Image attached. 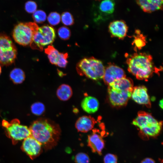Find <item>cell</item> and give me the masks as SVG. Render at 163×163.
Here are the masks:
<instances>
[{
    "label": "cell",
    "mask_w": 163,
    "mask_h": 163,
    "mask_svg": "<svg viewBox=\"0 0 163 163\" xmlns=\"http://www.w3.org/2000/svg\"><path fill=\"white\" fill-rule=\"evenodd\" d=\"M68 57L67 53H60L56 66L61 68H66L68 63L67 60Z\"/></svg>",
    "instance_id": "obj_28"
},
{
    "label": "cell",
    "mask_w": 163,
    "mask_h": 163,
    "mask_svg": "<svg viewBox=\"0 0 163 163\" xmlns=\"http://www.w3.org/2000/svg\"><path fill=\"white\" fill-rule=\"evenodd\" d=\"M104 163H117V157L114 154L108 153L104 156Z\"/></svg>",
    "instance_id": "obj_31"
},
{
    "label": "cell",
    "mask_w": 163,
    "mask_h": 163,
    "mask_svg": "<svg viewBox=\"0 0 163 163\" xmlns=\"http://www.w3.org/2000/svg\"><path fill=\"white\" fill-rule=\"evenodd\" d=\"M58 34L59 37L62 40H67L69 39L71 35L70 30L65 26L60 27L58 30Z\"/></svg>",
    "instance_id": "obj_27"
},
{
    "label": "cell",
    "mask_w": 163,
    "mask_h": 163,
    "mask_svg": "<svg viewBox=\"0 0 163 163\" xmlns=\"http://www.w3.org/2000/svg\"><path fill=\"white\" fill-rule=\"evenodd\" d=\"M1 72H2V69H1V66L0 65V75L1 74Z\"/></svg>",
    "instance_id": "obj_35"
},
{
    "label": "cell",
    "mask_w": 163,
    "mask_h": 163,
    "mask_svg": "<svg viewBox=\"0 0 163 163\" xmlns=\"http://www.w3.org/2000/svg\"><path fill=\"white\" fill-rule=\"evenodd\" d=\"M132 124L137 127L141 133L147 136H155L160 132L162 122H159L150 113L141 111L133 120Z\"/></svg>",
    "instance_id": "obj_4"
},
{
    "label": "cell",
    "mask_w": 163,
    "mask_h": 163,
    "mask_svg": "<svg viewBox=\"0 0 163 163\" xmlns=\"http://www.w3.org/2000/svg\"><path fill=\"white\" fill-rule=\"evenodd\" d=\"M134 43L136 46L138 48H141L145 45V42L143 40L140 38H138L135 40Z\"/></svg>",
    "instance_id": "obj_32"
},
{
    "label": "cell",
    "mask_w": 163,
    "mask_h": 163,
    "mask_svg": "<svg viewBox=\"0 0 163 163\" xmlns=\"http://www.w3.org/2000/svg\"><path fill=\"white\" fill-rule=\"evenodd\" d=\"M126 62L129 72L139 80H146L158 71L152 56L145 53H134L127 58Z\"/></svg>",
    "instance_id": "obj_2"
},
{
    "label": "cell",
    "mask_w": 163,
    "mask_h": 163,
    "mask_svg": "<svg viewBox=\"0 0 163 163\" xmlns=\"http://www.w3.org/2000/svg\"><path fill=\"white\" fill-rule=\"evenodd\" d=\"M108 85L115 89L131 92L133 88V81L126 77L116 80Z\"/></svg>",
    "instance_id": "obj_18"
},
{
    "label": "cell",
    "mask_w": 163,
    "mask_h": 163,
    "mask_svg": "<svg viewBox=\"0 0 163 163\" xmlns=\"http://www.w3.org/2000/svg\"><path fill=\"white\" fill-rule=\"evenodd\" d=\"M56 94L57 97L60 100L65 101L71 97L72 95V91L69 85L62 84L57 88Z\"/></svg>",
    "instance_id": "obj_19"
},
{
    "label": "cell",
    "mask_w": 163,
    "mask_h": 163,
    "mask_svg": "<svg viewBox=\"0 0 163 163\" xmlns=\"http://www.w3.org/2000/svg\"><path fill=\"white\" fill-rule=\"evenodd\" d=\"M38 28L35 22L20 23L14 27L12 36L18 44L24 46L30 45Z\"/></svg>",
    "instance_id": "obj_5"
},
{
    "label": "cell",
    "mask_w": 163,
    "mask_h": 163,
    "mask_svg": "<svg viewBox=\"0 0 163 163\" xmlns=\"http://www.w3.org/2000/svg\"><path fill=\"white\" fill-rule=\"evenodd\" d=\"M125 77V74L122 69L110 63L105 69L103 79L105 83L109 85L116 80Z\"/></svg>",
    "instance_id": "obj_11"
},
{
    "label": "cell",
    "mask_w": 163,
    "mask_h": 163,
    "mask_svg": "<svg viewBox=\"0 0 163 163\" xmlns=\"http://www.w3.org/2000/svg\"><path fill=\"white\" fill-rule=\"evenodd\" d=\"M105 69L102 61L93 57L83 58L76 66L79 74L95 81L103 78Z\"/></svg>",
    "instance_id": "obj_3"
},
{
    "label": "cell",
    "mask_w": 163,
    "mask_h": 163,
    "mask_svg": "<svg viewBox=\"0 0 163 163\" xmlns=\"http://www.w3.org/2000/svg\"><path fill=\"white\" fill-rule=\"evenodd\" d=\"M37 8L36 3L34 1H29L27 2L25 6L26 11L29 13H33L34 12Z\"/></svg>",
    "instance_id": "obj_30"
},
{
    "label": "cell",
    "mask_w": 163,
    "mask_h": 163,
    "mask_svg": "<svg viewBox=\"0 0 163 163\" xmlns=\"http://www.w3.org/2000/svg\"><path fill=\"white\" fill-rule=\"evenodd\" d=\"M32 17L35 23H42L46 21V15L43 11L38 10L33 13Z\"/></svg>",
    "instance_id": "obj_24"
},
{
    "label": "cell",
    "mask_w": 163,
    "mask_h": 163,
    "mask_svg": "<svg viewBox=\"0 0 163 163\" xmlns=\"http://www.w3.org/2000/svg\"><path fill=\"white\" fill-rule=\"evenodd\" d=\"M115 5L114 0H103L100 2L99 9L101 13L110 14L113 13Z\"/></svg>",
    "instance_id": "obj_20"
},
{
    "label": "cell",
    "mask_w": 163,
    "mask_h": 163,
    "mask_svg": "<svg viewBox=\"0 0 163 163\" xmlns=\"http://www.w3.org/2000/svg\"><path fill=\"white\" fill-rule=\"evenodd\" d=\"M128 28L126 22L122 20L114 21L109 26V30L111 35L120 39L126 36Z\"/></svg>",
    "instance_id": "obj_13"
},
{
    "label": "cell",
    "mask_w": 163,
    "mask_h": 163,
    "mask_svg": "<svg viewBox=\"0 0 163 163\" xmlns=\"http://www.w3.org/2000/svg\"><path fill=\"white\" fill-rule=\"evenodd\" d=\"M17 55V49L11 39L5 34H0V63L5 66L11 65Z\"/></svg>",
    "instance_id": "obj_8"
},
{
    "label": "cell",
    "mask_w": 163,
    "mask_h": 163,
    "mask_svg": "<svg viewBox=\"0 0 163 163\" xmlns=\"http://www.w3.org/2000/svg\"><path fill=\"white\" fill-rule=\"evenodd\" d=\"M45 52L47 55L50 62L56 66L60 53L52 45H49L45 48Z\"/></svg>",
    "instance_id": "obj_22"
},
{
    "label": "cell",
    "mask_w": 163,
    "mask_h": 163,
    "mask_svg": "<svg viewBox=\"0 0 163 163\" xmlns=\"http://www.w3.org/2000/svg\"><path fill=\"white\" fill-rule=\"evenodd\" d=\"M108 92L110 101L114 106L126 105L131 97L132 92L115 89L108 86Z\"/></svg>",
    "instance_id": "obj_10"
},
{
    "label": "cell",
    "mask_w": 163,
    "mask_h": 163,
    "mask_svg": "<svg viewBox=\"0 0 163 163\" xmlns=\"http://www.w3.org/2000/svg\"><path fill=\"white\" fill-rule=\"evenodd\" d=\"M147 91V88L144 86L133 87L131 95L132 99L139 104L150 107L151 104Z\"/></svg>",
    "instance_id": "obj_12"
},
{
    "label": "cell",
    "mask_w": 163,
    "mask_h": 163,
    "mask_svg": "<svg viewBox=\"0 0 163 163\" xmlns=\"http://www.w3.org/2000/svg\"><path fill=\"white\" fill-rule=\"evenodd\" d=\"M95 123V120L91 116H84L78 118L75 123V127L80 132L86 133L92 129Z\"/></svg>",
    "instance_id": "obj_16"
},
{
    "label": "cell",
    "mask_w": 163,
    "mask_h": 163,
    "mask_svg": "<svg viewBox=\"0 0 163 163\" xmlns=\"http://www.w3.org/2000/svg\"><path fill=\"white\" fill-rule=\"evenodd\" d=\"M31 110L33 114L37 116H40L44 112L45 107L44 105L41 102H35L31 106Z\"/></svg>",
    "instance_id": "obj_23"
},
{
    "label": "cell",
    "mask_w": 163,
    "mask_h": 163,
    "mask_svg": "<svg viewBox=\"0 0 163 163\" xmlns=\"http://www.w3.org/2000/svg\"><path fill=\"white\" fill-rule=\"evenodd\" d=\"M56 36L55 31L53 27L44 25L39 27L30 46L33 49L42 51L45 46L54 42Z\"/></svg>",
    "instance_id": "obj_7"
},
{
    "label": "cell",
    "mask_w": 163,
    "mask_h": 163,
    "mask_svg": "<svg viewBox=\"0 0 163 163\" xmlns=\"http://www.w3.org/2000/svg\"><path fill=\"white\" fill-rule=\"evenodd\" d=\"M62 23L65 25L71 26L74 23V19L72 15L68 11L63 12L61 15Z\"/></svg>",
    "instance_id": "obj_25"
},
{
    "label": "cell",
    "mask_w": 163,
    "mask_h": 163,
    "mask_svg": "<svg viewBox=\"0 0 163 163\" xmlns=\"http://www.w3.org/2000/svg\"><path fill=\"white\" fill-rule=\"evenodd\" d=\"M61 17L58 12L54 11L50 13L47 17V21L52 25L55 26L58 24L60 21Z\"/></svg>",
    "instance_id": "obj_26"
},
{
    "label": "cell",
    "mask_w": 163,
    "mask_h": 163,
    "mask_svg": "<svg viewBox=\"0 0 163 163\" xmlns=\"http://www.w3.org/2000/svg\"><path fill=\"white\" fill-rule=\"evenodd\" d=\"M29 128L31 136L46 150L51 149L57 145L61 131L59 125L54 122L40 118L34 121Z\"/></svg>",
    "instance_id": "obj_1"
},
{
    "label": "cell",
    "mask_w": 163,
    "mask_h": 163,
    "mask_svg": "<svg viewBox=\"0 0 163 163\" xmlns=\"http://www.w3.org/2000/svg\"><path fill=\"white\" fill-rule=\"evenodd\" d=\"M41 144L31 136L24 140L21 148L32 159L39 156L42 152Z\"/></svg>",
    "instance_id": "obj_9"
},
{
    "label": "cell",
    "mask_w": 163,
    "mask_h": 163,
    "mask_svg": "<svg viewBox=\"0 0 163 163\" xmlns=\"http://www.w3.org/2000/svg\"><path fill=\"white\" fill-rule=\"evenodd\" d=\"M141 163H155L154 160L150 158H146L142 160Z\"/></svg>",
    "instance_id": "obj_33"
},
{
    "label": "cell",
    "mask_w": 163,
    "mask_h": 163,
    "mask_svg": "<svg viewBox=\"0 0 163 163\" xmlns=\"http://www.w3.org/2000/svg\"><path fill=\"white\" fill-rule=\"evenodd\" d=\"M76 163H89L90 159L86 154L80 152L77 154L75 158Z\"/></svg>",
    "instance_id": "obj_29"
},
{
    "label": "cell",
    "mask_w": 163,
    "mask_h": 163,
    "mask_svg": "<svg viewBox=\"0 0 163 163\" xmlns=\"http://www.w3.org/2000/svg\"><path fill=\"white\" fill-rule=\"evenodd\" d=\"M88 145L93 152L101 155L104 146V142L102 137L96 131H94L88 136Z\"/></svg>",
    "instance_id": "obj_14"
},
{
    "label": "cell",
    "mask_w": 163,
    "mask_h": 163,
    "mask_svg": "<svg viewBox=\"0 0 163 163\" xmlns=\"http://www.w3.org/2000/svg\"><path fill=\"white\" fill-rule=\"evenodd\" d=\"M10 77L11 80L15 84H20L23 82L25 79L24 72L21 69L16 68L10 72Z\"/></svg>",
    "instance_id": "obj_21"
},
{
    "label": "cell",
    "mask_w": 163,
    "mask_h": 163,
    "mask_svg": "<svg viewBox=\"0 0 163 163\" xmlns=\"http://www.w3.org/2000/svg\"><path fill=\"white\" fill-rule=\"evenodd\" d=\"M136 1L142 10L146 13L162 10L163 0H136Z\"/></svg>",
    "instance_id": "obj_15"
},
{
    "label": "cell",
    "mask_w": 163,
    "mask_h": 163,
    "mask_svg": "<svg viewBox=\"0 0 163 163\" xmlns=\"http://www.w3.org/2000/svg\"><path fill=\"white\" fill-rule=\"evenodd\" d=\"M2 125L5 128L6 135L11 139L14 144L31 136L29 128L21 124L18 119H14L10 122L3 120Z\"/></svg>",
    "instance_id": "obj_6"
},
{
    "label": "cell",
    "mask_w": 163,
    "mask_h": 163,
    "mask_svg": "<svg viewBox=\"0 0 163 163\" xmlns=\"http://www.w3.org/2000/svg\"><path fill=\"white\" fill-rule=\"evenodd\" d=\"M163 99L160 100L159 102V106L162 109L163 108Z\"/></svg>",
    "instance_id": "obj_34"
},
{
    "label": "cell",
    "mask_w": 163,
    "mask_h": 163,
    "mask_svg": "<svg viewBox=\"0 0 163 163\" xmlns=\"http://www.w3.org/2000/svg\"><path fill=\"white\" fill-rule=\"evenodd\" d=\"M81 106L85 112L89 113H92L97 110L99 103L96 98L91 96H87L82 101Z\"/></svg>",
    "instance_id": "obj_17"
}]
</instances>
